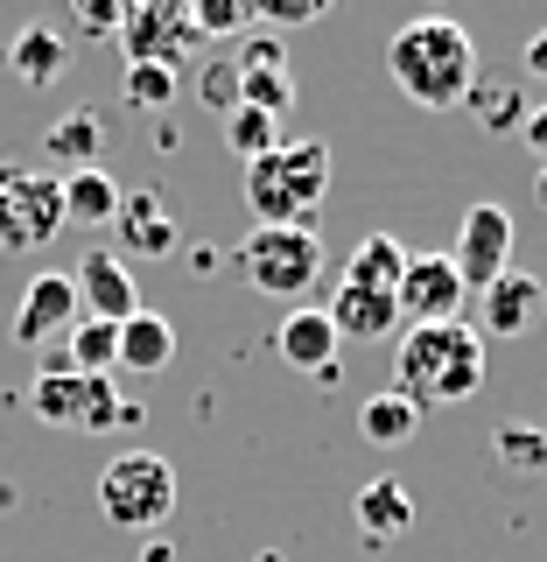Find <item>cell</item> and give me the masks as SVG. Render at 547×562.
I'll use <instances>...</instances> for the list:
<instances>
[{"mask_svg": "<svg viewBox=\"0 0 547 562\" xmlns=\"http://www.w3.org/2000/svg\"><path fill=\"white\" fill-rule=\"evenodd\" d=\"M386 70H394V85L414 105L449 113V105H464L478 92V43H470V29L449 22V14H421V22H408L386 43Z\"/></svg>", "mask_w": 547, "mask_h": 562, "instance_id": "1", "label": "cell"}, {"mask_svg": "<svg viewBox=\"0 0 547 562\" xmlns=\"http://www.w3.org/2000/svg\"><path fill=\"white\" fill-rule=\"evenodd\" d=\"M485 386V338L470 324H421L394 345V394L408 408H456Z\"/></svg>", "mask_w": 547, "mask_h": 562, "instance_id": "2", "label": "cell"}, {"mask_svg": "<svg viewBox=\"0 0 547 562\" xmlns=\"http://www.w3.org/2000/svg\"><path fill=\"white\" fill-rule=\"evenodd\" d=\"M330 190V148L323 140H281L274 155L246 162V211L260 225H309Z\"/></svg>", "mask_w": 547, "mask_h": 562, "instance_id": "3", "label": "cell"}, {"mask_svg": "<svg viewBox=\"0 0 547 562\" xmlns=\"http://www.w3.org/2000/svg\"><path fill=\"white\" fill-rule=\"evenodd\" d=\"M99 514L127 535H155L175 514V471L155 450H127L99 471Z\"/></svg>", "mask_w": 547, "mask_h": 562, "instance_id": "4", "label": "cell"}, {"mask_svg": "<svg viewBox=\"0 0 547 562\" xmlns=\"http://www.w3.org/2000/svg\"><path fill=\"white\" fill-rule=\"evenodd\" d=\"M232 268L246 274V289L260 295H303L316 274H323V239L309 225H253L239 239Z\"/></svg>", "mask_w": 547, "mask_h": 562, "instance_id": "5", "label": "cell"}, {"mask_svg": "<svg viewBox=\"0 0 547 562\" xmlns=\"http://www.w3.org/2000/svg\"><path fill=\"white\" fill-rule=\"evenodd\" d=\"M29 408L57 429H113V422H134L127 401H113V380H84L64 366V351H49V366L29 386Z\"/></svg>", "mask_w": 547, "mask_h": 562, "instance_id": "6", "label": "cell"}, {"mask_svg": "<svg viewBox=\"0 0 547 562\" xmlns=\"http://www.w3.org/2000/svg\"><path fill=\"white\" fill-rule=\"evenodd\" d=\"M64 233V183L43 169L0 162V254H22Z\"/></svg>", "mask_w": 547, "mask_h": 562, "instance_id": "7", "label": "cell"}, {"mask_svg": "<svg viewBox=\"0 0 547 562\" xmlns=\"http://www.w3.org/2000/svg\"><path fill=\"white\" fill-rule=\"evenodd\" d=\"M449 260H456V274H464V289L485 295L491 281L513 268V211H505V204H470L464 225H456Z\"/></svg>", "mask_w": 547, "mask_h": 562, "instance_id": "8", "label": "cell"}, {"mask_svg": "<svg viewBox=\"0 0 547 562\" xmlns=\"http://www.w3.org/2000/svg\"><path fill=\"white\" fill-rule=\"evenodd\" d=\"M464 274H456L449 254H414L408 274H400L394 303H400V324L421 330V324H464Z\"/></svg>", "mask_w": 547, "mask_h": 562, "instance_id": "9", "label": "cell"}, {"mask_svg": "<svg viewBox=\"0 0 547 562\" xmlns=\"http://www.w3.org/2000/svg\"><path fill=\"white\" fill-rule=\"evenodd\" d=\"M78 281L70 274H35L22 289V310H14V345L22 351H49L78 330Z\"/></svg>", "mask_w": 547, "mask_h": 562, "instance_id": "10", "label": "cell"}, {"mask_svg": "<svg viewBox=\"0 0 547 562\" xmlns=\"http://www.w3.org/2000/svg\"><path fill=\"white\" fill-rule=\"evenodd\" d=\"M239 105H253V113H295V70H288V49H281V35H246L239 43Z\"/></svg>", "mask_w": 547, "mask_h": 562, "instance_id": "11", "label": "cell"}, {"mask_svg": "<svg viewBox=\"0 0 547 562\" xmlns=\"http://www.w3.org/2000/svg\"><path fill=\"white\" fill-rule=\"evenodd\" d=\"M119 35H127V64H162V70H175L190 57V43H197L190 8H162V0L127 8V14H119Z\"/></svg>", "mask_w": 547, "mask_h": 562, "instance_id": "12", "label": "cell"}, {"mask_svg": "<svg viewBox=\"0 0 547 562\" xmlns=\"http://www.w3.org/2000/svg\"><path fill=\"white\" fill-rule=\"evenodd\" d=\"M70 281H78V310H92V324H127V316H140V289H134L127 260L105 254V246H92L70 268Z\"/></svg>", "mask_w": 547, "mask_h": 562, "instance_id": "13", "label": "cell"}, {"mask_svg": "<svg viewBox=\"0 0 547 562\" xmlns=\"http://www.w3.org/2000/svg\"><path fill=\"white\" fill-rule=\"evenodd\" d=\"M478 316H485L478 338H526V330L547 316V281L526 274V268H505V274L478 295Z\"/></svg>", "mask_w": 547, "mask_h": 562, "instance_id": "14", "label": "cell"}, {"mask_svg": "<svg viewBox=\"0 0 547 562\" xmlns=\"http://www.w3.org/2000/svg\"><path fill=\"white\" fill-rule=\"evenodd\" d=\"M330 330H338V345H386L400 338V303L394 295H373V289H351V281H338V295H330Z\"/></svg>", "mask_w": 547, "mask_h": 562, "instance_id": "15", "label": "cell"}, {"mask_svg": "<svg viewBox=\"0 0 547 562\" xmlns=\"http://www.w3.org/2000/svg\"><path fill=\"white\" fill-rule=\"evenodd\" d=\"M274 351L295 366V373H338V330H330V316L323 310H295L288 324L274 330Z\"/></svg>", "mask_w": 547, "mask_h": 562, "instance_id": "16", "label": "cell"}, {"mask_svg": "<svg viewBox=\"0 0 547 562\" xmlns=\"http://www.w3.org/2000/svg\"><path fill=\"white\" fill-rule=\"evenodd\" d=\"M43 148H49V162H64V176L99 169V155H105V120H99V105H70L64 120H49Z\"/></svg>", "mask_w": 547, "mask_h": 562, "instance_id": "17", "label": "cell"}, {"mask_svg": "<svg viewBox=\"0 0 547 562\" xmlns=\"http://www.w3.org/2000/svg\"><path fill=\"white\" fill-rule=\"evenodd\" d=\"M169 359H175V324L169 316L140 310V316L119 324V366H127V373H162Z\"/></svg>", "mask_w": 547, "mask_h": 562, "instance_id": "18", "label": "cell"}, {"mask_svg": "<svg viewBox=\"0 0 547 562\" xmlns=\"http://www.w3.org/2000/svg\"><path fill=\"white\" fill-rule=\"evenodd\" d=\"M408 260H414V254H408L394 233H373V239H358V254H351L344 281H351V289H373V295H394L400 274H408Z\"/></svg>", "mask_w": 547, "mask_h": 562, "instance_id": "19", "label": "cell"}, {"mask_svg": "<svg viewBox=\"0 0 547 562\" xmlns=\"http://www.w3.org/2000/svg\"><path fill=\"white\" fill-rule=\"evenodd\" d=\"M113 233H119V246H127V254H169V246H175V218L148 198V190H134V198H119Z\"/></svg>", "mask_w": 547, "mask_h": 562, "instance_id": "20", "label": "cell"}, {"mask_svg": "<svg viewBox=\"0 0 547 562\" xmlns=\"http://www.w3.org/2000/svg\"><path fill=\"white\" fill-rule=\"evenodd\" d=\"M64 183V225H113L119 218V183L105 169H78L57 176Z\"/></svg>", "mask_w": 547, "mask_h": 562, "instance_id": "21", "label": "cell"}, {"mask_svg": "<svg viewBox=\"0 0 547 562\" xmlns=\"http://www.w3.org/2000/svg\"><path fill=\"white\" fill-rule=\"evenodd\" d=\"M358 527H365V541H394V535H408L414 527V499H408V485L400 479H373L358 492Z\"/></svg>", "mask_w": 547, "mask_h": 562, "instance_id": "22", "label": "cell"}, {"mask_svg": "<svg viewBox=\"0 0 547 562\" xmlns=\"http://www.w3.org/2000/svg\"><path fill=\"white\" fill-rule=\"evenodd\" d=\"M64 351V366L70 373H84V380H105L119 366V324H92V316H78V330L57 345Z\"/></svg>", "mask_w": 547, "mask_h": 562, "instance_id": "23", "label": "cell"}, {"mask_svg": "<svg viewBox=\"0 0 547 562\" xmlns=\"http://www.w3.org/2000/svg\"><path fill=\"white\" fill-rule=\"evenodd\" d=\"M14 70H22L29 85H57L64 70H70V49H64V35L49 29V22H29L22 35H14Z\"/></svg>", "mask_w": 547, "mask_h": 562, "instance_id": "24", "label": "cell"}, {"mask_svg": "<svg viewBox=\"0 0 547 562\" xmlns=\"http://www.w3.org/2000/svg\"><path fill=\"white\" fill-rule=\"evenodd\" d=\"M414 429H421V415H414V408H408L400 394H373V401L358 408V436H365V443H379V450L408 443Z\"/></svg>", "mask_w": 547, "mask_h": 562, "instance_id": "25", "label": "cell"}, {"mask_svg": "<svg viewBox=\"0 0 547 562\" xmlns=\"http://www.w3.org/2000/svg\"><path fill=\"white\" fill-rule=\"evenodd\" d=\"M225 148H232L239 162H260V155L281 148V120L253 113V105H232V113H225Z\"/></svg>", "mask_w": 547, "mask_h": 562, "instance_id": "26", "label": "cell"}, {"mask_svg": "<svg viewBox=\"0 0 547 562\" xmlns=\"http://www.w3.org/2000/svg\"><path fill=\"white\" fill-rule=\"evenodd\" d=\"M127 105H140V113H169L175 105V70H162V64H127Z\"/></svg>", "mask_w": 547, "mask_h": 562, "instance_id": "27", "label": "cell"}, {"mask_svg": "<svg viewBox=\"0 0 547 562\" xmlns=\"http://www.w3.org/2000/svg\"><path fill=\"white\" fill-rule=\"evenodd\" d=\"M464 105H478V120H485L491 134H520V120H526V105H520L513 85H478Z\"/></svg>", "mask_w": 547, "mask_h": 562, "instance_id": "28", "label": "cell"}, {"mask_svg": "<svg viewBox=\"0 0 547 562\" xmlns=\"http://www.w3.org/2000/svg\"><path fill=\"white\" fill-rule=\"evenodd\" d=\"M499 464L540 479V471H547V436L540 429H520V422H513V429H499Z\"/></svg>", "mask_w": 547, "mask_h": 562, "instance_id": "29", "label": "cell"}, {"mask_svg": "<svg viewBox=\"0 0 547 562\" xmlns=\"http://www.w3.org/2000/svg\"><path fill=\"white\" fill-rule=\"evenodd\" d=\"M190 29L197 35H239V29H253V8H239V0H197Z\"/></svg>", "mask_w": 547, "mask_h": 562, "instance_id": "30", "label": "cell"}, {"mask_svg": "<svg viewBox=\"0 0 547 562\" xmlns=\"http://www.w3.org/2000/svg\"><path fill=\"white\" fill-rule=\"evenodd\" d=\"M323 14V0H260L253 8V22L267 29V35H281V29H303V22H316Z\"/></svg>", "mask_w": 547, "mask_h": 562, "instance_id": "31", "label": "cell"}, {"mask_svg": "<svg viewBox=\"0 0 547 562\" xmlns=\"http://www.w3.org/2000/svg\"><path fill=\"white\" fill-rule=\"evenodd\" d=\"M197 92H204V105H225V113H232V105H239V64H232V57H218V64H204V78H197Z\"/></svg>", "mask_w": 547, "mask_h": 562, "instance_id": "32", "label": "cell"}, {"mask_svg": "<svg viewBox=\"0 0 547 562\" xmlns=\"http://www.w3.org/2000/svg\"><path fill=\"white\" fill-rule=\"evenodd\" d=\"M78 29L84 35H113L119 29V8H113V0H105V8H99V0H84V8H78Z\"/></svg>", "mask_w": 547, "mask_h": 562, "instance_id": "33", "label": "cell"}, {"mask_svg": "<svg viewBox=\"0 0 547 562\" xmlns=\"http://www.w3.org/2000/svg\"><path fill=\"white\" fill-rule=\"evenodd\" d=\"M520 140L547 162V105H526V120H520Z\"/></svg>", "mask_w": 547, "mask_h": 562, "instance_id": "34", "label": "cell"}, {"mask_svg": "<svg viewBox=\"0 0 547 562\" xmlns=\"http://www.w3.org/2000/svg\"><path fill=\"white\" fill-rule=\"evenodd\" d=\"M526 70H534V78H547V29L526 43Z\"/></svg>", "mask_w": 547, "mask_h": 562, "instance_id": "35", "label": "cell"}, {"mask_svg": "<svg viewBox=\"0 0 547 562\" xmlns=\"http://www.w3.org/2000/svg\"><path fill=\"white\" fill-rule=\"evenodd\" d=\"M534 204H540V211H547V162H540V169H534Z\"/></svg>", "mask_w": 547, "mask_h": 562, "instance_id": "36", "label": "cell"}]
</instances>
